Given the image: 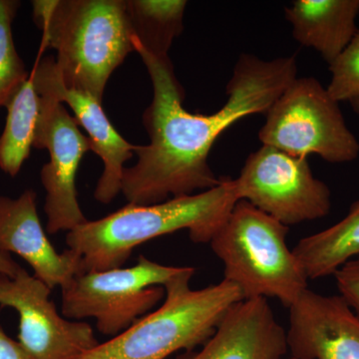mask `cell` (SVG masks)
Wrapping results in <instances>:
<instances>
[{
	"mask_svg": "<svg viewBox=\"0 0 359 359\" xmlns=\"http://www.w3.org/2000/svg\"><path fill=\"white\" fill-rule=\"evenodd\" d=\"M287 351V332L266 299L257 297L236 304L200 351L176 359H282Z\"/></svg>",
	"mask_w": 359,
	"mask_h": 359,
	"instance_id": "5bb4252c",
	"label": "cell"
},
{
	"mask_svg": "<svg viewBox=\"0 0 359 359\" xmlns=\"http://www.w3.org/2000/svg\"><path fill=\"white\" fill-rule=\"evenodd\" d=\"M184 266H164L140 256L131 268L88 271L61 287V313L68 320L93 318L100 334L115 337L165 297V283Z\"/></svg>",
	"mask_w": 359,
	"mask_h": 359,
	"instance_id": "52a82bcc",
	"label": "cell"
},
{
	"mask_svg": "<svg viewBox=\"0 0 359 359\" xmlns=\"http://www.w3.org/2000/svg\"><path fill=\"white\" fill-rule=\"evenodd\" d=\"M0 359H34L21 346L20 341L11 339L0 330Z\"/></svg>",
	"mask_w": 359,
	"mask_h": 359,
	"instance_id": "7402d4cb",
	"label": "cell"
},
{
	"mask_svg": "<svg viewBox=\"0 0 359 359\" xmlns=\"http://www.w3.org/2000/svg\"><path fill=\"white\" fill-rule=\"evenodd\" d=\"M30 75L37 93L53 97L66 104L74 114L77 124L88 134L91 150L103 162V172L97 183L94 198L101 204H110L122 192L124 164L133 158L136 145L129 143L115 129L102 103L88 93L66 86L53 56L39 61Z\"/></svg>",
	"mask_w": 359,
	"mask_h": 359,
	"instance_id": "8fae6325",
	"label": "cell"
},
{
	"mask_svg": "<svg viewBox=\"0 0 359 359\" xmlns=\"http://www.w3.org/2000/svg\"><path fill=\"white\" fill-rule=\"evenodd\" d=\"M194 273L192 266H184L165 283V299L159 309L78 359H166L177 351L202 346L231 308L245 299L237 285L224 280L204 289H191Z\"/></svg>",
	"mask_w": 359,
	"mask_h": 359,
	"instance_id": "277c9868",
	"label": "cell"
},
{
	"mask_svg": "<svg viewBox=\"0 0 359 359\" xmlns=\"http://www.w3.org/2000/svg\"><path fill=\"white\" fill-rule=\"evenodd\" d=\"M289 226L240 200L211 248L224 264V280L245 299L276 297L290 309L308 290V276L287 244Z\"/></svg>",
	"mask_w": 359,
	"mask_h": 359,
	"instance_id": "5b68a950",
	"label": "cell"
},
{
	"mask_svg": "<svg viewBox=\"0 0 359 359\" xmlns=\"http://www.w3.org/2000/svg\"><path fill=\"white\" fill-rule=\"evenodd\" d=\"M186 0H127L134 41L157 56H169L184 30Z\"/></svg>",
	"mask_w": 359,
	"mask_h": 359,
	"instance_id": "ac0fdd59",
	"label": "cell"
},
{
	"mask_svg": "<svg viewBox=\"0 0 359 359\" xmlns=\"http://www.w3.org/2000/svg\"><path fill=\"white\" fill-rule=\"evenodd\" d=\"M240 201L235 179L193 195L154 205L129 204L68 231L66 244L83 261L85 273L122 268L135 248L181 230L196 244L211 243Z\"/></svg>",
	"mask_w": 359,
	"mask_h": 359,
	"instance_id": "7a4b0ae2",
	"label": "cell"
},
{
	"mask_svg": "<svg viewBox=\"0 0 359 359\" xmlns=\"http://www.w3.org/2000/svg\"><path fill=\"white\" fill-rule=\"evenodd\" d=\"M334 276L340 297L359 318V257L340 266Z\"/></svg>",
	"mask_w": 359,
	"mask_h": 359,
	"instance_id": "44dd1931",
	"label": "cell"
},
{
	"mask_svg": "<svg viewBox=\"0 0 359 359\" xmlns=\"http://www.w3.org/2000/svg\"><path fill=\"white\" fill-rule=\"evenodd\" d=\"M349 103L353 106V110L359 114V98L355 99V100L351 101V102Z\"/></svg>",
	"mask_w": 359,
	"mask_h": 359,
	"instance_id": "cb8c5ba5",
	"label": "cell"
},
{
	"mask_svg": "<svg viewBox=\"0 0 359 359\" xmlns=\"http://www.w3.org/2000/svg\"><path fill=\"white\" fill-rule=\"evenodd\" d=\"M20 269V264H16L8 254L0 252V275L13 278Z\"/></svg>",
	"mask_w": 359,
	"mask_h": 359,
	"instance_id": "603a6c76",
	"label": "cell"
},
{
	"mask_svg": "<svg viewBox=\"0 0 359 359\" xmlns=\"http://www.w3.org/2000/svg\"><path fill=\"white\" fill-rule=\"evenodd\" d=\"M40 110L33 148L48 151L50 160L41 169L47 231H70L88 221L77 199L76 174L85 153L91 150L88 137L65 104L39 94Z\"/></svg>",
	"mask_w": 359,
	"mask_h": 359,
	"instance_id": "9c48e42d",
	"label": "cell"
},
{
	"mask_svg": "<svg viewBox=\"0 0 359 359\" xmlns=\"http://www.w3.org/2000/svg\"><path fill=\"white\" fill-rule=\"evenodd\" d=\"M6 127L0 136V169L15 177L29 157L39 121V95L32 75L6 104Z\"/></svg>",
	"mask_w": 359,
	"mask_h": 359,
	"instance_id": "e0dca14e",
	"label": "cell"
},
{
	"mask_svg": "<svg viewBox=\"0 0 359 359\" xmlns=\"http://www.w3.org/2000/svg\"><path fill=\"white\" fill-rule=\"evenodd\" d=\"M42 46L56 51L66 86L103 102L113 72L134 50L127 0H35Z\"/></svg>",
	"mask_w": 359,
	"mask_h": 359,
	"instance_id": "3957f363",
	"label": "cell"
},
{
	"mask_svg": "<svg viewBox=\"0 0 359 359\" xmlns=\"http://www.w3.org/2000/svg\"><path fill=\"white\" fill-rule=\"evenodd\" d=\"M259 132L264 146L295 157L320 156L332 164L359 156V142L327 89L313 77H297L276 99Z\"/></svg>",
	"mask_w": 359,
	"mask_h": 359,
	"instance_id": "8992f818",
	"label": "cell"
},
{
	"mask_svg": "<svg viewBox=\"0 0 359 359\" xmlns=\"http://www.w3.org/2000/svg\"><path fill=\"white\" fill-rule=\"evenodd\" d=\"M309 280L334 276L359 257V200L339 223L302 238L292 250Z\"/></svg>",
	"mask_w": 359,
	"mask_h": 359,
	"instance_id": "2e32d148",
	"label": "cell"
},
{
	"mask_svg": "<svg viewBox=\"0 0 359 359\" xmlns=\"http://www.w3.org/2000/svg\"><path fill=\"white\" fill-rule=\"evenodd\" d=\"M289 309L294 359H359V318L340 295L308 289Z\"/></svg>",
	"mask_w": 359,
	"mask_h": 359,
	"instance_id": "7c38bea8",
	"label": "cell"
},
{
	"mask_svg": "<svg viewBox=\"0 0 359 359\" xmlns=\"http://www.w3.org/2000/svg\"><path fill=\"white\" fill-rule=\"evenodd\" d=\"M235 182L240 200L285 226L323 218L332 208L330 188L313 176L308 158L269 146L248 157Z\"/></svg>",
	"mask_w": 359,
	"mask_h": 359,
	"instance_id": "ba28073f",
	"label": "cell"
},
{
	"mask_svg": "<svg viewBox=\"0 0 359 359\" xmlns=\"http://www.w3.org/2000/svg\"><path fill=\"white\" fill-rule=\"evenodd\" d=\"M0 252L18 255L32 266L34 276L47 287H65L85 273L74 250L58 252L45 233L36 208V194L26 190L16 199L0 197Z\"/></svg>",
	"mask_w": 359,
	"mask_h": 359,
	"instance_id": "4fadbf2b",
	"label": "cell"
},
{
	"mask_svg": "<svg viewBox=\"0 0 359 359\" xmlns=\"http://www.w3.org/2000/svg\"><path fill=\"white\" fill-rule=\"evenodd\" d=\"M20 6L18 0H0V108L30 75L13 41V22Z\"/></svg>",
	"mask_w": 359,
	"mask_h": 359,
	"instance_id": "d6986e66",
	"label": "cell"
},
{
	"mask_svg": "<svg viewBox=\"0 0 359 359\" xmlns=\"http://www.w3.org/2000/svg\"><path fill=\"white\" fill-rule=\"evenodd\" d=\"M294 39L332 65L358 32L359 0H297L285 8Z\"/></svg>",
	"mask_w": 359,
	"mask_h": 359,
	"instance_id": "9a60e30c",
	"label": "cell"
},
{
	"mask_svg": "<svg viewBox=\"0 0 359 359\" xmlns=\"http://www.w3.org/2000/svg\"><path fill=\"white\" fill-rule=\"evenodd\" d=\"M133 43L152 81L153 100L143 114L150 143L136 145L137 164L123 174L122 193L129 204H158L219 185L221 178L208 159L219 135L247 116L266 115L297 77L294 56L263 60L242 54L223 107L211 115L193 114L183 106L185 91L169 56Z\"/></svg>",
	"mask_w": 359,
	"mask_h": 359,
	"instance_id": "6da1fadb",
	"label": "cell"
},
{
	"mask_svg": "<svg viewBox=\"0 0 359 359\" xmlns=\"http://www.w3.org/2000/svg\"><path fill=\"white\" fill-rule=\"evenodd\" d=\"M50 287L21 268L0 275V304L20 316V344L34 359H78L99 346L93 328L59 314Z\"/></svg>",
	"mask_w": 359,
	"mask_h": 359,
	"instance_id": "30bf717a",
	"label": "cell"
},
{
	"mask_svg": "<svg viewBox=\"0 0 359 359\" xmlns=\"http://www.w3.org/2000/svg\"><path fill=\"white\" fill-rule=\"evenodd\" d=\"M332 80L327 87L335 102H351L359 98V29L351 43L330 65Z\"/></svg>",
	"mask_w": 359,
	"mask_h": 359,
	"instance_id": "ffe728a7",
	"label": "cell"
}]
</instances>
